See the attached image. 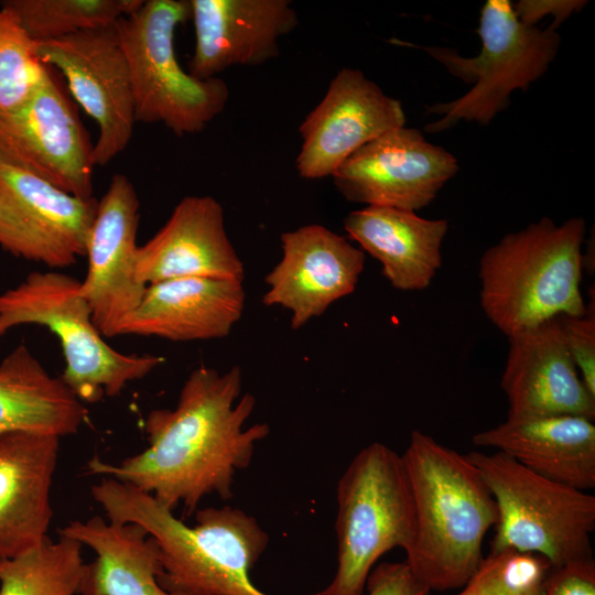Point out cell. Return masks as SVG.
Here are the masks:
<instances>
[{"instance_id": "6da1fadb", "label": "cell", "mask_w": 595, "mask_h": 595, "mask_svg": "<svg viewBox=\"0 0 595 595\" xmlns=\"http://www.w3.org/2000/svg\"><path fill=\"white\" fill-rule=\"evenodd\" d=\"M238 366L219 372L199 366L185 380L174 409L152 410L144 420L149 446L119 464L97 456L86 464L90 475L111 477L150 494L174 511L194 513L210 495L232 497L234 477L247 468L257 443L270 428H245L256 398L241 393Z\"/></svg>"}, {"instance_id": "7a4b0ae2", "label": "cell", "mask_w": 595, "mask_h": 595, "mask_svg": "<svg viewBox=\"0 0 595 595\" xmlns=\"http://www.w3.org/2000/svg\"><path fill=\"white\" fill-rule=\"evenodd\" d=\"M107 519L141 526L158 547L160 585L173 595H267L249 573L269 536L239 508L207 507L187 526L150 494L111 477L91 486ZM321 595V593L312 594Z\"/></svg>"}, {"instance_id": "3957f363", "label": "cell", "mask_w": 595, "mask_h": 595, "mask_svg": "<svg viewBox=\"0 0 595 595\" xmlns=\"http://www.w3.org/2000/svg\"><path fill=\"white\" fill-rule=\"evenodd\" d=\"M402 458L415 512L405 562L430 592L461 588L485 558L484 538L498 519L495 498L467 455L419 430Z\"/></svg>"}, {"instance_id": "277c9868", "label": "cell", "mask_w": 595, "mask_h": 595, "mask_svg": "<svg viewBox=\"0 0 595 595\" xmlns=\"http://www.w3.org/2000/svg\"><path fill=\"white\" fill-rule=\"evenodd\" d=\"M585 220L549 217L505 235L479 260L480 306L507 337L559 315L582 316Z\"/></svg>"}, {"instance_id": "5b68a950", "label": "cell", "mask_w": 595, "mask_h": 595, "mask_svg": "<svg viewBox=\"0 0 595 595\" xmlns=\"http://www.w3.org/2000/svg\"><path fill=\"white\" fill-rule=\"evenodd\" d=\"M80 281L51 270L34 271L18 285L0 293V340L21 325L48 328L60 340L65 359L61 376L83 402L121 393L163 364L155 355L123 354L105 340L80 294Z\"/></svg>"}, {"instance_id": "8992f818", "label": "cell", "mask_w": 595, "mask_h": 595, "mask_svg": "<svg viewBox=\"0 0 595 595\" xmlns=\"http://www.w3.org/2000/svg\"><path fill=\"white\" fill-rule=\"evenodd\" d=\"M190 18V0H145L116 22L136 122L162 123L178 137L203 131L229 99L225 80L197 78L177 61L175 32Z\"/></svg>"}, {"instance_id": "52a82bcc", "label": "cell", "mask_w": 595, "mask_h": 595, "mask_svg": "<svg viewBox=\"0 0 595 595\" xmlns=\"http://www.w3.org/2000/svg\"><path fill=\"white\" fill-rule=\"evenodd\" d=\"M337 570L321 595H363L380 556L405 552L415 531L413 494L402 455L380 442L360 450L337 484Z\"/></svg>"}, {"instance_id": "ba28073f", "label": "cell", "mask_w": 595, "mask_h": 595, "mask_svg": "<svg viewBox=\"0 0 595 595\" xmlns=\"http://www.w3.org/2000/svg\"><path fill=\"white\" fill-rule=\"evenodd\" d=\"M495 498L490 552L533 553L551 566L592 559L595 497L548 479L502 452L466 454Z\"/></svg>"}, {"instance_id": "9c48e42d", "label": "cell", "mask_w": 595, "mask_h": 595, "mask_svg": "<svg viewBox=\"0 0 595 595\" xmlns=\"http://www.w3.org/2000/svg\"><path fill=\"white\" fill-rule=\"evenodd\" d=\"M477 33L482 48L473 57L452 48L421 46L453 76L472 84L459 98L428 107V113L441 118L426 125L425 131L441 132L461 120L488 125L508 107L513 90H527L547 72L561 42L556 30L520 22L508 0L484 3Z\"/></svg>"}, {"instance_id": "30bf717a", "label": "cell", "mask_w": 595, "mask_h": 595, "mask_svg": "<svg viewBox=\"0 0 595 595\" xmlns=\"http://www.w3.org/2000/svg\"><path fill=\"white\" fill-rule=\"evenodd\" d=\"M93 149L77 112L50 71L28 99L0 111V164L83 199L94 197Z\"/></svg>"}, {"instance_id": "8fae6325", "label": "cell", "mask_w": 595, "mask_h": 595, "mask_svg": "<svg viewBox=\"0 0 595 595\" xmlns=\"http://www.w3.org/2000/svg\"><path fill=\"white\" fill-rule=\"evenodd\" d=\"M37 58L56 67L80 107L96 121L95 165H106L129 144L134 102L128 65L116 23L34 42Z\"/></svg>"}, {"instance_id": "7c38bea8", "label": "cell", "mask_w": 595, "mask_h": 595, "mask_svg": "<svg viewBox=\"0 0 595 595\" xmlns=\"http://www.w3.org/2000/svg\"><path fill=\"white\" fill-rule=\"evenodd\" d=\"M98 199L69 195L22 170L0 164V250L51 269L86 256Z\"/></svg>"}, {"instance_id": "4fadbf2b", "label": "cell", "mask_w": 595, "mask_h": 595, "mask_svg": "<svg viewBox=\"0 0 595 595\" xmlns=\"http://www.w3.org/2000/svg\"><path fill=\"white\" fill-rule=\"evenodd\" d=\"M458 171L455 156L405 126L368 142L332 175L345 199L367 206L418 210Z\"/></svg>"}, {"instance_id": "5bb4252c", "label": "cell", "mask_w": 595, "mask_h": 595, "mask_svg": "<svg viewBox=\"0 0 595 595\" xmlns=\"http://www.w3.org/2000/svg\"><path fill=\"white\" fill-rule=\"evenodd\" d=\"M139 221L137 191L126 175L117 173L98 199L86 246L87 275L79 289L104 337L121 334L148 286L137 274Z\"/></svg>"}, {"instance_id": "9a60e30c", "label": "cell", "mask_w": 595, "mask_h": 595, "mask_svg": "<svg viewBox=\"0 0 595 595\" xmlns=\"http://www.w3.org/2000/svg\"><path fill=\"white\" fill-rule=\"evenodd\" d=\"M402 126L405 115L400 100L361 71L343 67L299 127L298 173L307 180L332 176L361 147Z\"/></svg>"}, {"instance_id": "2e32d148", "label": "cell", "mask_w": 595, "mask_h": 595, "mask_svg": "<svg viewBox=\"0 0 595 595\" xmlns=\"http://www.w3.org/2000/svg\"><path fill=\"white\" fill-rule=\"evenodd\" d=\"M280 241L282 257L264 278L262 303L290 311L291 327L299 329L354 292L365 253L317 224L285 231Z\"/></svg>"}, {"instance_id": "e0dca14e", "label": "cell", "mask_w": 595, "mask_h": 595, "mask_svg": "<svg viewBox=\"0 0 595 595\" xmlns=\"http://www.w3.org/2000/svg\"><path fill=\"white\" fill-rule=\"evenodd\" d=\"M500 386L508 419L578 415L595 420V397L587 390L555 316L508 336Z\"/></svg>"}, {"instance_id": "ac0fdd59", "label": "cell", "mask_w": 595, "mask_h": 595, "mask_svg": "<svg viewBox=\"0 0 595 595\" xmlns=\"http://www.w3.org/2000/svg\"><path fill=\"white\" fill-rule=\"evenodd\" d=\"M190 6L195 47L188 73L201 79L277 57L280 37L299 24L289 0H190Z\"/></svg>"}, {"instance_id": "d6986e66", "label": "cell", "mask_w": 595, "mask_h": 595, "mask_svg": "<svg viewBox=\"0 0 595 595\" xmlns=\"http://www.w3.org/2000/svg\"><path fill=\"white\" fill-rule=\"evenodd\" d=\"M137 274L145 285L187 277L242 281L245 267L234 248L220 203L186 196L137 252Z\"/></svg>"}, {"instance_id": "ffe728a7", "label": "cell", "mask_w": 595, "mask_h": 595, "mask_svg": "<svg viewBox=\"0 0 595 595\" xmlns=\"http://www.w3.org/2000/svg\"><path fill=\"white\" fill-rule=\"evenodd\" d=\"M60 440L22 431L0 436V559L17 556L47 538Z\"/></svg>"}, {"instance_id": "44dd1931", "label": "cell", "mask_w": 595, "mask_h": 595, "mask_svg": "<svg viewBox=\"0 0 595 595\" xmlns=\"http://www.w3.org/2000/svg\"><path fill=\"white\" fill-rule=\"evenodd\" d=\"M245 301L238 280L187 277L149 284L120 335L171 342L223 338L240 320Z\"/></svg>"}, {"instance_id": "7402d4cb", "label": "cell", "mask_w": 595, "mask_h": 595, "mask_svg": "<svg viewBox=\"0 0 595 595\" xmlns=\"http://www.w3.org/2000/svg\"><path fill=\"white\" fill-rule=\"evenodd\" d=\"M528 469L580 490L595 487V425L578 415L508 419L472 437Z\"/></svg>"}, {"instance_id": "603a6c76", "label": "cell", "mask_w": 595, "mask_h": 595, "mask_svg": "<svg viewBox=\"0 0 595 595\" xmlns=\"http://www.w3.org/2000/svg\"><path fill=\"white\" fill-rule=\"evenodd\" d=\"M348 236L377 259L390 284L402 291L426 289L442 266L445 219H426L413 210L366 206L344 219Z\"/></svg>"}, {"instance_id": "cb8c5ba5", "label": "cell", "mask_w": 595, "mask_h": 595, "mask_svg": "<svg viewBox=\"0 0 595 595\" xmlns=\"http://www.w3.org/2000/svg\"><path fill=\"white\" fill-rule=\"evenodd\" d=\"M58 534L96 553L87 563L79 595H173L158 581V547L141 526L94 516L71 521Z\"/></svg>"}, {"instance_id": "d4e9b609", "label": "cell", "mask_w": 595, "mask_h": 595, "mask_svg": "<svg viewBox=\"0 0 595 595\" xmlns=\"http://www.w3.org/2000/svg\"><path fill=\"white\" fill-rule=\"evenodd\" d=\"M87 415L84 402L24 343L1 360L0 436L22 431L63 437L77 433Z\"/></svg>"}, {"instance_id": "484cf974", "label": "cell", "mask_w": 595, "mask_h": 595, "mask_svg": "<svg viewBox=\"0 0 595 595\" xmlns=\"http://www.w3.org/2000/svg\"><path fill=\"white\" fill-rule=\"evenodd\" d=\"M75 539L48 537L17 556L0 559V595H78L87 563Z\"/></svg>"}, {"instance_id": "4316f807", "label": "cell", "mask_w": 595, "mask_h": 595, "mask_svg": "<svg viewBox=\"0 0 595 595\" xmlns=\"http://www.w3.org/2000/svg\"><path fill=\"white\" fill-rule=\"evenodd\" d=\"M144 0H3L35 43L108 26L138 10Z\"/></svg>"}, {"instance_id": "83f0119b", "label": "cell", "mask_w": 595, "mask_h": 595, "mask_svg": "<svg viewBox=\"0 0 595 595\" xmlns=\"http://www.w3.org/2000/svg\"><path fill=\"white\" fill-rule=\"evenodd\" d=\"M47 73L17 18L0 8V111L28 99Z\"/></svg>"}, {"instance_id": "f1b7e54d", "label": "cell", "mask_w": 595, "mask_h": 595, "mask_svg": "<svg viewBox=\"0 0 595 595\" xmlns=\"http://www.w3.org/2000/svg\"><path fill=\"white\" fill-rule=\"evenodd\" d=\"M550 567L538 554L490 552L457 595H540Z\"/></svg>"}, {"instance_id": "f546056e", "label": "cell", "mask_w": 595, "mask_h": 595, "mask_svg": "<svg viewBox=\"0 0 595 595\" xmlns=\"http://www.w3.org/2000/svg\"><path fill=\"white\" fill-rule=\"evenodd\" d=\"M567 349L587 390L595 397V312L592 304L582 316L559 315Z\"/></svg>"}, {"instance_id": "4dcf8cb0", "label": "cell", "mask_w": 595, "mask_h": 595, "mask_svg": "<svg viewBox=\"0 0 595 595\" xmlns=\"http://www.w3.org/2000/svg\"><path fill=\"white\" fill-rule=\"evenodd\" d=\"M540 595H595L594 559L551 566Z\"/></svg>"}, {"instance_id": "1f68e13d", "label": "cell", "mask_w": 595, "mask_h": 595, "mask_svg": "<svg viewBox=\"0 0 595 595\" xmlns=\"http://www.w3.org/2000/svg\"><path fill=\"white\" fill-rule=\"evenodd\" d=\"M367 595H429L430 589L413 575L408 563L383 562L370 571Z\"/></svg>"}, {"instance_id": "d6a6232c", "label": "cell", "mask_w": 595, "mask_h": 595, "mask_svg": "<svg viewBox=\"0 0 595 595\" xmlns=\"http://www.w3.org/2000/svg\"><path fill=\"white\" fill-rule=\"evenodd\" d=\"M587 1L581 0H521L512 3V9L520 22L534 26L545 15H552V30L564 22L574 12L580 11Z\"/></svg>"}]
</instances>
